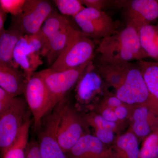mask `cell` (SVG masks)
Segmentation results:
<instances>
[{
	"label": "cell",
	"instance_id": "1",
	"mask_svg": "<svg viewBox=\"0 0 158 158\" xmlns=\"http://www.w3.org/2000/svg\"><path fill=\"white\" fill-rule=\"evenodd\" d=\"M95 52L102 62H131L148 57L142 49L137 29L127 24L115 34L101 40Z\"/></svg>",
	"mask_w": 158,
	"mask_h": 158
},
{
	"label": "cell",
	"instance_id": "37",
	"mask_svg": "<svg viewBox=\"0 0 158 158\" xmlns=\"http://www.w3.org/2000/svg\"><path fill=\"white\" fill-rule=\"evenodd\" d=\"M157 41H158V38H157Z\"/></svg>",
	"mask_w": 158,
	"mask_h": 158
},
{
	"label": "cell",
	"instance_id": "30",
	"mask_svg": "<svg viewBox=\"0 0 158 158\" xmlns=\"http://www.w3.org/2000/svg\"><path fill=\"white\" fill-rule=\"evenodd\" d=\"M94 112L99 114L108 121L115 123L125 126L126 127L129 125L128 123L123 122L119 120L116 116L114 110L104 105L100 104H99L98 106Z\"/></svg>",
	"mask_w": 158,
	"mask_h": 158
},
{
	"label": "cell",
	"instance_id": "21",
	"mask_svg": "<svg viewBox=\"0 0 158 158\" xmlns=\"http://www.w3.org/2000/svg\"><path fill=\"white\" fill-rule=\"evenodd\" d=\"M138 32L142 49L148 57L158 61V31L156 27L149 24L141 27Z\"/></svg>",
	"mask_w": 158,
	"mask_h": 158
},
{
	"label": "cell",
	"instance_id": "38",
	"mask_svg": "<svg viewBox=\"0 0 158 158\" xmlns=\"http://www.w3.org/2000/svg\"></svg>",
	"mask_w": 158,
	"mask_h": 158
},
{
	"label": "cell",
	"instance_id": "9",
	"mask_svg": "<svg viewBox=\"0 0 158 158\" xmlns=\"http://www.w3.org/2000/svg\"><path fill=\"white\" fill-rule=\"evenodd\" d=\"M23 94L33 116L34 131L38 132L43 119L51 112V99L45 83L36 73L27 81Z\"/></svg>",
	"mask_w": 158,
	"mask_h": 158
},
{
	"label": "cell",
	"instance_id": "14",
	"mask_svg": "<svg viewBox=\"0 0 158 158\" xmlns=\"http://www.w3.org/2000/svg\"><path fill=\"white\" fill-rule=\"evenodd\" d=\"M129 125L139 141H143L158 128V115L146 107L134 106Z\"/></svg>",
	"mask_w": 158,
	"mask_h": 158
},
{
	"label": "cell",
	"instance_id": "13",
	"mask_svg": "<svg viewBox=\"0 0 158 158\" xmlns=\"http://www.w3.org/2000/svg\"><path fill=\"white\" fill-rule=\"evenodd\" d=\"M127 8V24L137 31L158 19V0H134Z\"/></svg>",
	"mask_w": 158,
	"mask_h": 158
},
{
	"label": "cell",
	"instance_id": "27",
	"mask_svg": "<svg viewBox=\"0 0 158 158\" xmlns=\"http://www.w3.org/2000/svg\"><path fill=\"white\" fill-rule=\"evenodd\" d=\"M53 2L62 15L73 18L86 8L81 0H55Z\"/></svg>",
	"mask_w": 158,
	"mask_h": 158
},
{
	"label": "cell",
	"instance_id": "24",
	"mask_svg": "<svg viewBox=\"0 0 158 158\" xmlns=\"http://www.w3.org/2000/svg\"><path fill=\"white\" fill-rule=\"evenodd\" d=\"M31 125L30 116L23 126L17 140L6 152L2 158H26V152L29 142V131Z\"/></svg>",
	"mask_w": 158,
	"mask_h": 158
},
{
	"label": "cell",
	"instance_id": "10",
	"mask_svg": "<svg viewBox=\"0 0 158 158\" xmlns=\"http://www.w3.org/2000/svg\"><path fill=\"white\" fill-rule=\"evenodd\" d=\"M73 19L81 32L90 38L102 40L118 31L113 19L102 10L85 8Z\"/></svg>",
	"mask_w": 158,
	"mask_h": 158
},
{
	"label": "cell",
	"instance_id": "11",
	"mask_svg": "<svg viewBox=\"0 0 158 158\" xmlns=\"http://www.w3.org/2000/svg\"><path fill=\"white\" fill-rule=\"evenodd\" d=\"M62 110L61 105H57L43 119L37 141L41 158H67L57 138V127Z\"/></svg>",
	"mask_w": 158,
	"mask_h": 158
},
{
	"label": "cell",
	"instance_id": "36",
	"mask_svg": "<svg viewBox=\"0 0 158 158\" xmlns=\"http://www.w3.org/2000/svg\"><path fill=\"white\" fill-rule=\"evenodd\" d=\"M7 14L2 9H0V33L5 30L4 28L5 23L7 17Z\"/></svg>",
	"mask_w": 158,
	"mask_h": 158
},
{
	"label": "cell",
	"instance_id": "34",
	"mask_svg": "<svg viewBox=\"0 0 158 158\" xmlns=\"http://www.w3.org/2000/svg\"><path fill=\"white\" fill-rule=\"evenodd\" d=\"M86 8L102 10L109 6L111 1L105 0H81Z\"/></svg>",
	"mask_w": 158,
	"mask_h": 158
},
{
	"label": "cell",
	"instance_id": "19",
	"mask_svg": "<svg viewBox=\"0 0 158 158\" xmlns=\"http://www.w3.org/2000/svg\"><path fill=\"white\" fill-rule=\"evenodd\" d=\"M23 36L20 32L11 27L0 33V62L17 69L13 53L16 44Z\"/></svg>",
	"mask_w": 158,
	"mask_h": 158
},
{
	"label": "cell",
	"instance_id": "8",
	"mask_svg": "<svg viewBox=\"0 0 158 158\" xmlns=\"http://www.w3.org/2000/svg\"><path fill=\"white\" fill-rule=\"evenodd\" d=\"M53 11L51 3L44 0H26L22 11L12 16L10 27L24 35L39 32L46 19Z\"/></svg>",
	"mask_w": 158,
	"mask_h": 158
},
{
	"label": "cell",
	"instance_id": "4",
	"mask_svg": "<svg viewBox=\"0 0 158 158\" xmlns=\"http://www.w3.org/2000/svg\"><path fill=\"white\" fill-rule=\"evenodd\" d=\"M31 113L24 97H15L11 106L0 114V150L2 157L17 140Z\"/></svg>",
	"mask_w": 158,
	"mask_h": 158
},
{
	"label": "cell",
	"instance_id": "23",
	"mask_svg": "<svg viewBox=\"0 0 158 158\" xmlns=\"http://www.w3.org/2000/svg\"><path fill=\"white\" fill-rule=\"evenodd\" d=\"M140 68L148 90L158 100V62L138 61Z\"/></svg>",
	"mask_w": 158,
	"mask_h": 158
},
{
	"label": "cell",
	"instance_id": "7",
	"mask_svg": "<svg viewBox=\"0 0 158 158\" xmlns=\"http://www.w3.org/2000/svg\"><path fill=\"white\" fill-rule=\"evenodd\" d=\"M90 62L72 69L55 71L48 68L36 73L44 82L49 92L51 111L74 88Z\"/></svg>",
	"mask_w": 158,
	"mask_h": 158
},
{
	"label": "cell",
	"instance_id": "28",
	"mask_svg": "<svg viewBox=\"0 0 158 158\" xmlns=\"http://www.w3.org/2000/svg\"><path fill=\"white\" fill-rule=\"evenodd\" d=\"M25 2L26 0H0V9L16 16L22 12Z\"/></svg>",
	"mask_w": 158,
	"mask_h": 158
},
{
	"label": "cell",
	"instance_id": "15",
	"mask_svg": "<svg viewBox=\"0 0 158 158\" xmlns=\"http://www.w3.org/2000/svg\"><path fill=\"white\" fill-rule=\"evenodd\" d=\"M40 56L29 44L25 35L16 44L13 53V59L15 64L22 69L27 81L33 76L34 71L42 63Z\"/></svg>",
	"mask_w": 158,
	"mask_h": 158
},
{
	"label": "cell",
	"instance_id": "35",
	"mask_svg": "<svg viewBox=\"0 0 158 158\" xmlns=\"http://www.w3.org/2000/svg\"><path fill=\"white\" fill-rule=\"evenodd\" d=\"M26 158H41L38 141L34 139L29 141Z\"/></svg>",
	"mask_w": 158,
	"mask_h": 158
},
{
	"label": "cell",
	"instance_id": "32",
	"mask_svg": "<svg viewBox=\"0 0 158 158\" xmlns=\"http://www.w3.org/2000/svg\"><path fill=\"white\" fill-rule=\"evenodd\" d=\"M123 103H124L117 98L115 94L109 92L102 99L99 104L104 105L114 110Z\"/></svg>",
	"mask_w": 158,
	"mask_h": 158
},
{
	"label": "cell",
	"instance_id": "18",
	"mask_svg": "<svg viewBox=\"0 0 158 158\" xmlns=\"http://www.w3.org/2000/svg\"><path fill=\"white\" fill-rule=\"evenodd\" d=\"M139 139L129 129L119 135L110 146L113 158H139Z\"/></svg>",
	"mask_w": 158,
	"mask_h": 158
},
{
	"label": "cell",
	"instance_id": "39",
	"mask_svg": "<svg viewBox=\"0 0 158 158\" xmlns=\"http://www.w3.org/2000/svg\"></svg>",
	"mask_w": 158,
	"mask_h": 158
},
{
	"label": "cell",
	"instance_id": "2",
	"mask_svg": "<svg viewBox=\"0 0 158 158\" xmlns=\"http://www.w3.org/2000/svg\"><path fill=\"white\" fill-rule=\"evenodd\" d=\"M109 88L90 61L75 87L74 106L81 113L94 112Z\"/></svg>",
	"mask_w": 158,
	"mask_h": 158
},
{
	"label": "cell",
	"instance_id": "20",
	"mask_svg": "<svg viewBox=\"0 0 158 158\" xmlns=\"http://www.w3.org/2000/svg\"><path fill=\"white\" fill-rule=\"evenodd\" d=\"M77 30L70 24L67 27L60 31L50 40L46 58L50 66L62 53Z\"/></svg>",
	"mask_w": 158,
	"mask_h": 158
},
{
	"label": "cell",
	"instance_id": "5",
	"mask_svg": "<svg viewBox=\"0 0 158 158\" xmlns=\"http://www.w3.org/2000/svg\"><path fill=\"white\" fill-rule=\"evenodd\" d=\"M82 114L72 104L69 94L60 115L57 138L63 151L68 152L82 136L89 132Z\"/></svg>",
	"mask_w": 158,
	"mask_h": 158
},
{
	"label": "cell",
	"instance_id": "22",
	"mask_svg": "<svg viewBox=\"0 0 158 158\" xmlns=\"http://www.w3.org/2000/svg\"><path fill=\"white\" fill-rule=\"evenodd\" d=\"M70 24L65 16L56 11H53L46 19L40 31L49 45L51 39L60 31L67 27Z\"/></svg>",
	"mask_w": 158,
	"mask_h": 158
},
{
	"label": "cell",
	"instance_id": "33",
	"mask_svg": "<svg viewBox=\"0 0 158 158\" xmlns=\"http://www.w3.org/2000/svg\"><path fill=\"white\" fill-rule=\"evenodd\" d=\"M15 97L0 88V114L6 111L11 106Z\"/></svg>",
	"mask_w": 158,
	"mask_h": 158
},
{
	"label": "cell",
	"instance_id": "12",
	"mask_svg": "<svg viewBox=\"0 0 158 158\" xmlns=\"http://www.w3.org/2000/svg\"><path fill=\"white\" fill-rule=\"evenodd\" d=\"M65 153L67 158H113L110 146L104 144L90 133L82 136Z\"/></svg>",
	"mask_w": 158,
	"mask_h": 158
},
{
	"label": "cell",
	"instance_id": "31",
	"mask_svg": "<svg viewBox=\"0 0 158 158\" xmlns=\"http://www.w3.org/2000/svg\"><path fill=\"white\" fill-rule=\"evenodd\" d=\"M134 106L123 104L121 106L114 109L116 116L119 120L129 124V121L132 113Z\"/></svg>",
	"mask_w": 158,
	"mask_h": 158
},
{
	"label": "cell",
	"instance_id": "29",
	"mask_svg": "<svg viewBox=\"0 0 158 158\" xmlns=\"http://www.w3.org/2000/svg\"><path fill=\"white\" fill-rule=\"evenodd\" d=\"M92 135L109 146L113 145L118 136L114 131L105 129H94Z\"/></svg>",
	"mask_w": 158,
	"mask_h": 158
},
{
	"label": "cell",
	"instance_id": "25",
	"mask_svg": "<svg viewBox=\"0 0 158 158\" xmlns=\"http://www.w3.org/2000/svg\"><path fill=\"white\" fill-rule=\"evenodd\" d=\"M81 114L88 127L92 128L93 130L94 129L111 130L119 135L122 134V132L127 127L125 126L108 121L95 112Z\"/></svg>",
	"mask_w": 158,
	"mask_h": 158
},
{
	"label": "cell",
	"instance_id": "26",
	"mask_svg": "<svg viewBox=\"0 0 158 158\" xmlns=\"http://www.w3.org/2000/svg\"><path fill=\"white\" fill-rule=\"evenodd\" d=\"M158 158V128L142 141L139 158Z\"/></svg>",
	"mask_w": 158,
	"mask_h": 158
},
{
	"label": "cell",
	"instance_id": "16",
	"mask_svg": "<svg viewBox=\"0 0 158 158\" xmlns=\"http://www.w3.org/2000/svg\"><path fill=\"white\" fill-rule=\"evenodd\" d=\"M99 73L108 87L116 90L124 81L129 69L132 63L131 62H94Z\"/></svg>",
	"mask_w": 158,
	"mask_h": 158
},
{
	"label": "cell",
	"instance_id": "17",
	"mask_svg": "<svg viewBox=\"0 0 158 158\" xmlns=\"http://www.w3.org/2000/svg\"><path fill=\"white\" fill-rule=\"evenodd\" d=\"M27 81L23 73L0 62V88L16 97L23 94Z\"/></svg>",
	"mask_w": 158,
	"mask_h": 158
},
{
	"label": "cell",
	"instance_id": "6",
	"mask_svg": "<svg viewBox=\"0 0 158 158\" xmlns=\"http://www.w3.org/2000/svg\"><path fill=\"white\" fill-rule=\"evenodd\" d=\"M95 50L93 41L77 29L62 53L49 68L62 71L76 68L93 61Z\"/></svg>",
	"mask_w": 158,
	"mask_h": 158
},
{
	"label": "cell",
	"instance_id": "3",
	"mask_svg": "<svg viewBox=\"0 0 158 158\" xmlns=\"http://www.w3.org/2000/svg\"><path fill=\"white\" fill-rule=\"evenodd\" d=\"M115 91L124 103L146 107L158 115V100L150 92L137 64H132L123 83Z\"/></svg>",
	"mask_w": 158,
	"mask_h": 158
}]
</instances>
